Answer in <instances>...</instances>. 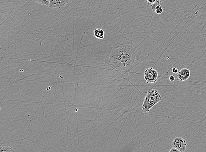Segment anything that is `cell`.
Listing matches in <instances>:
<instances>
[{
    "instance_id": "13",
    "label": "cell",
    "mask_w": 206,
    "mask_h": 152,
    "mask_svg": "<svg viewBox=\"0 0 206 152\" xmlns=\"http://www.w3.org/2000/svg\"><path fill=\"white\" fill-rule=\"evenodd\" d=\"M170 152H180L177 149L175 148L174 147H172V148L170 150Z\"/></svg>"
},
{
    "instance_id": "14",
    "label": "cell",
    "mask_w": 206,
    "mask_h": 152,
    "mask_svg": "<svg viewBox=\"0 0 206 152\" xmlns=\"http://www.w3.org/2000/svg\"><path fill=\"white\" fill-rule=\"evenodd\" d=\"M169 80H170L171 82H173V81H174L175 80V77H174V76L171 75L170 77H169Z\"/></svg>"
},
{
    "instance_id": "9",
    "label": "cell",
    "mask_w": 206,
    "mask_h": 152,
    "mask_svg": "<svg viewBox=\"0 0 206 152\" xmlns=\"http://www.w3.org/2000/svg\"><path fill=\"white\" fill-rule=\"evenodd\" d=\"M14 150L12 148L10 147H2L1 146L0 148V152H14Z\"/></svg>"
},
{
    "instance_id": "3",
    "label": "cell",
    "mask_w": 206,
    "mask_h": 152,
    "mask_svg": "<svg viewBox=\"0 0 206 152\" xmlns=\"http://www.w3.org/2000/svg\"><path fill=\"white\" fill-rule=\"evenodd\" d=\"M157 71L152 68H147L144 73V79L147 83H155L157 81Z\"/></svg>"
},
{
    "instance_id": "12",
    "label": "cell",
    "mask_w": 206,
    "mask_h": 152,
    "mask_svg": "<svg viewBox=\"0 0 206 152\" xmlns=\"http://www.w3.org/2000/svg\"><path fill=\"white\" fill-rule=\"evenodd\" d=\"M172 72L176 74L178 73V68H172Z\"/></svg>"
},
{
    "instance_id": "2",
    "label": "cell",
    "mask_w": 206,
    "mask_h": 152,
    "mask_svg": "<svg viewBox=\"0 0 206 152\" xmlns=\"http://www.w3.org/2000/svg\"><path fill=\"white\" fill-rule=\"evenodd\" d=\"M162 100L161 95L157 90L151 89L146 92V95L142 105L143 113L149 112L155 105L160 102Z\"/></svg>"
},
{
    "instance_id": "7",
    "label": "cell",
    "mask_w": 206,
    "mask_h": 152,
    "mask_svg": "<svg viewBox=\"0 0 206 152\" xmlns=\"http://www.w3.org/2000/svg\"><path fill=\"white\" fill-rule=\"evenodd\" d=\"M152 11L155 12L157 14H161L163 13L164 10L162 8L161 6L160 5L159 2H156L152 4L151 6Z\"/></svg>"
},
{
    "instance_id": "11",
    "label": "cell",
    "mask_w": 206,
    "mask_h": 152,
    "mask_svg": "<svg viewBox=\"0 0 206 152\" xmlns=\"http://www.w3.org/2000/svg\"><path fill=\"white\" fill-rule=\"evenodd\" d=\"M157 1V0H147V2L148 3V4H149L150 6H152V4L156 2Z\"/></svg>"
},
{
    "instance_id": "10",
    "label": "cell",
    "mask_w": 206,
    "mask_h": 152,
    "mask_svg": "<svg viewBox=\"0 0 206 152\" xmlns=\"http://www.w3.org/2000/svg\"><path fill=\"white\" fill-rule=\"evenodd\" d=\"M35 2L38 3L41 5L49 6V0H32Z\"/></svg>"
},
{
    "instance_id": "6",
    "label": "cell",
    "mask_w": 206,
    "mask_h": 152,
    "mask_svg": "<svg viewBox=\"0 0 206 152\" xmlns=\"http://www.w3.org/2000/svg\"><path fill=\"white\" fill-rule=\"evenodd\" d=\"M190 76V70L187 68H183L179 72L178 74V78L179 81L181 82L186 81L188 80Z\"/></svg>"
},
{
    "instance_id": "8",
    "label": "cell",
    "mask_w": 206,
    "mask_h": 152,
    "mask_svg": "<svg viewBox=\"0 0 206 152\" xmlns=\"http://www.w3.org/2000/svg\"><path fill=\"white\" fill-rule=\"evenodd\" d=\"M93 35L97 39H103L105 36L104 30L102 29H99V28L96 29L94 30L93 33Z\"/></svg>"
},
{
    "instance_id": "1",
    "label": "cell",
    "mask_w": 206,
    "mask_h": 152,
    "mask_svg": "<svg viewBox=\"0 0 206 152\" xmlns=\"http://www.w3.org/2000/svg\"><path fill=\"white\" fill-rule=\"evenodd\" d=\"M141 55V49L128 40L109 47L105 62L117 70L128 72L139 64Z\"/></svg>"
},
{
    "instance_id": "4",
    "label": "cell",
    "mask_w": 206,
    "mask_h": 152,
    "mask_svg": "<svg viewBox=\"0 0 206 152\" xmlns=\"http://www.w3.org/2000/svg\"><path fill=\"white\" fill-rule=\"evenodd\" d=\"M172 147L175 148L180 152H184L187 149V143L186 140L181 137H176L172 142Z\"/></svg>"
},
{
    "instance_id": "5",
    "label": "cell",
    "mask_w": 206,
    "mask_h": 152,
    "mask_svg": "<svg viewBox=\"0 0 206 152\" xmlns=\"http://www.w3.org/2000/svg\"><path fill=\"white\" fill-rule=\"evenodd\" d=\"M49 4L48 7L51 8H60L66 6L70 0H49Z\"/></svg>"
}]
</instances>
